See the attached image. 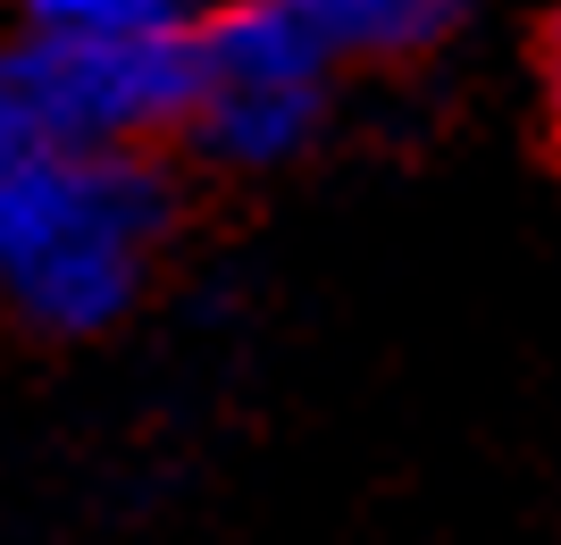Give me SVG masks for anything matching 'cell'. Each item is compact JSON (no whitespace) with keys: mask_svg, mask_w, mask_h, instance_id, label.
<instances>
[{"mask_svg":"<svg viewBox=\"0 0 561 545\" xmlns=\"http://www.w3.org/2000/svg\"><path fill=\"white\" fill-rule=\"evenodd\" d=\"M0 84H9V101H18L34 143L151 151V143L185 135L202 68H193V34L25 25V43L0 59Z\"/></svg>","mask_w":561,"mask_h":545,"instance_id":"obj_2","label":"cell"},{"mask_svg":"<svg viewBox=\"0 0 561 545\" xmlns=\"http://www.w3.org/2000/svg\"><path fill=\"white\" fill-rule=\"evenodd\" d=\"M335 59H420L461 25V0H302Z\"/></svg>","mask_w":561,"mask_h":545,"instance_id":"obj_4","label":"cell"},{"mask_svg":"<svg viewBox=\"0 0 561 545\" xmlns=\"http://www.w3.org/2000/svg\"><path fill=\"white\" fill-rule=\"evenodd\" d=\"M193 93L185 135L227 168H285L310 151L328 118V76L335 50L302 18V0H227L202 34H193Z\"/></svg>","mask_w":561,"mask_h":545,"instance_id":"obj_3","label":"cell"},{"mask_svg":"<svg viewBox=\"0 0 561 545\" xmlns=\"http://www.w3.org/2000/svg\"><path fill=\"white\" fill-rule=\"evenodd\" d=\"M537 101H545V135L561 151V18L545 25V43H537Z\"/></svg>","mask_w":561,"mask_h":545,"instance_id":"obj_6","label":"cell"},{"mask_svg":"<svg viewBox=\"0 0 561 545\" xmlns=\"http://www.w3.org/2000/svg\"><path fill=\"white\" fill-rule=\"evenodd\" d=\"M227 0H25V25H101V34H202Z\"/></svg>","mask_w":561,"mask_h":545,"instance_id":"obj_5","label":"cell"},{"mask_svg":"<svg viewBox=\"0 0 561 545\" xmlns=\"http://www.w3.org/2000/svg\"><path fill=\"white\" fill-rule=\"evenodd\" d=\"M176 227V185L151 151L25 143L0 168V303L25 328L101 336L142 303Z\"/></svg>","mask_w":561,"mask_h":545,"instance_id":"obj_1","label":"cell"},{"mask_svg":"<svg viewBox=\"0 0 561 545\" xmlns=\"http://www.w3.org/2000/svg\"><path fill=\"white\" fill-rule=\"evenodd\" d=\"M25 143H34V135H25V118H18V101H9V84H0V168L18 160Z\"/></svg>","mask_w":561,"mask_h":545,"instance_id":"obj_7","label":"cell"}]
</instances>
